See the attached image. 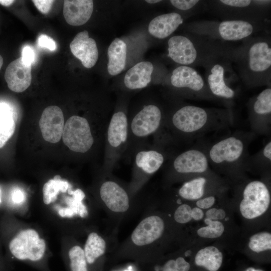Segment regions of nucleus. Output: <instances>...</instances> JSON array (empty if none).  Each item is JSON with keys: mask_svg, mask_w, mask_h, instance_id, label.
Instances as JSON below:
<instances>
[{"mask_svg": "<svg viewBox=\"0 0 271 271\" xmlns=\"http://www.w3.org/2000/svg\"><path fill=\"white\" fill-rule=\"evenodd\" d=\"M231 52L212 61L206 68V84L211 93L217 98L232 99L235 95L225 78L227 66L231 61Z\"/></svg>", "mask_w": 271, "mask_h": 271, "instance_id": "dca6fc26", "label": "nucleus"}, {"mask_svg": "<svg viewBox=\"0 0 271 271\" xmlns=\"http://www.w3.org/2000/svg\"><path fill=\"white\" fill-rule=\"evenodd\" d=\"M166 113L155 103L143 105L133 113L127 115L128 143L122 159L130 163L135 151L148 143L149 137L153 138L164 132Z\"/></svg>", "mask_w": 271, "mask_h": 271, "instance_id": "6e6552de", "label": "nucleus"}, {"mask_svg": "<svg viewBox=\"0 0 271 271\" xmlns=\"http://www.w3.org/2000/svg\"><path fill=\"white\" fill-rule=\"evenodd\" d=\"M171 143L164 136L154 138L152 144L147 143L134 153L131 161L132 167L128 188L136 196L147 185L151 177L173 156L168 148Z\"/></svg>", "mask_w": 271, "mask_h": 271, "instance_id": "423d86ee", "label": "nucleus"}, {"mask_svg": "<svg viewBox=\"0 0 271 271\" xmlns=\"http://www.w3.org/2000/svg\"><path fill=\"white\" fill-rule=\"evenodd\" d=\"M170 2L178 10L188 11L192 10L200 2L198 0H172Z\"/></svg>", "mask_w": 271, "mask_h": 271, "instance_id": "f704fd0d", "label": "nucleus"}, {"mask_svg": "<svg viewBox=\"0 0 271 271\" xmlns=\"http://www.w3.org/2000/svg\"><path fill=\"white\" fill-rule=\"evenodd\" d=\"M205 149L194 147L173 156L164 165L163 182L166 186L187 181L210 172Z\"/></svg>", "mask_w": 271, "mask_h": 271, "instance_id": "1a4fd4ad", "label": "nucleus"}, {"mask_svg": "<svg viewBox=\"0 0 271 271\" xmlns=\"http://www.w3.org/2000/svg\"><path fill=\"white\" fill-rule=\"evenodd\" d=\"M93 10L91 0H66L64 1L63 15L66 22L74 26L85 24L90 18Z\"/></svg>", "mask_w": 271, "mask_h": 271, "instance_id": "4be33fe9", "label": "nucleus"}, {"mask_svg": "<svg viewBox=\"0 0 271 271\" xmlns=\"http://www.w3.org/2000/svg\"><path fill=\"white\" fill-rule=\"evenodd\" d=\"M249 248L255 252L271 249V234L268 232H259L252 235L249 239Z\"/></svg>", "mask_w": 271, "mask_h": 271, "instance_id": "2f4dec72", "label": "nucleus"}, {"mask_svg": "<svg viewBox=\"0 0 271 271\" xmlns=\"http://www.w3.org/2000/svg\"><path fill=\"white\" fill-rule=\"evenodd\" d=\"M38 45L41 48H46L51 51H54L57 48L55 41L45 34H41L39 36Z\"/></svg>", "mask_w": 271, "mask_h": 271, "instance_id": "c9c22d12", "label": "nucleus"}, {"mask_svg": "<svg viewBox=\"0 0 271 271\" xmlns=\"http://www.w3.org/2000/svg\"><path fill=\"white\" fill-rule=\"evenodd\" d=\"M255 133L236 132L205 149L209 165L222 172L233 173L245 169L248 148Z\"/></svg>", "mask_w": 271, "mask_h": 271, "instance_id": "0eeeda50", "label": "nucleus"}, {"mask_svg": "<svg viewBox=\"0 0 271 271\" xmlns=\"http://www.w3.org/2000/svg\"><path fill=\"white\" fill-rule=\"evenodd\" d=\"M146 2L150 4H156L159 2H161V1L160 0H147L146 1Z\"/></svg>", "mask_w": 271, "mask_h": 271, "instance_id": "49530a36", "label": "nucleus"}, {"mask_svg": "<svg viewBox=\"0 0 271 271\" xmlns=\"http://www.w3.org/2000/svg\"><path fill=\"white\" fill-rule=\"evenodd\" d=\"M127 115L125 109L119 108L109 118L105 136L104 160L101 174H112L126 151L128 137Z\"/></svg>", "mask_w": 271, "mask_h": 271, "instance_id": "9d476101", "label": "nucleus"}, {"mask_svg": "<svg viewBox=\"0 0 271 271\" xmlns=\"http://www.w3.org/2000/svg\"><path fill=\"white\" fill-rule=\"evenodd\" d=\"M9 248L17 259L38 262L44 258L46 243L36 230L28 229L21 231L11 239Z\"/></svg>", "mask_w": 271, "mask_h": 271, "instance_id": "4468645a", "label": "nucleus"}, {"mask_svg": "<svg viewBox=\"0 0 271 271\" xmlns=\"http://www.w3.org/2000/svg\"><path fill=\"white\" fill-rule=\"evenodd\" d=\"M222 261V253L214 246H208L200 249L194 258L196 265L203 267L208 271H217Z\"/></svg>", "mask_w": 271, "mask_h": 271, "instance_id": "cd10ccee", "label": "nucleus"}, {"mask_svg": "<svg viewBox=\"0 0 271 271\" xmlns=\"http://www.w3.org/2000/svg\"><path fill=\"white\" fill-rule=\"evenodd\" d=\"M12 198L14 203L17 204L21 203L24 201V195L22 191L16 190L12 193Z\"/></svg>", "mask_w": 271, "mask_h": 271, "instance_id": "37998d69", "label": "nucleus"}, {"mask_svg": "<svg viewBox=\"0 0 271 271\" xmlns=\"http://www.w3.org/2000/svg\"><path fill=\"white\" fill-rule=\"evenodd\" d=\"M257 21L253 20L233 19L221 22L217 32L224 40L235 41L249 37L258 30Z\"/></svg>", "mask_w": 271, "mask_h": 271, "instance_id": "6ab92c4d", "label": "nucleus"}, {"mask_svg": "<svg viewBox=\"0 0 271 271\" xmlns=\"http://www.w3.org/2000/svg\"><path fill=\"white\" fill-rule=\"evenodd\" d=\"M244 271H263L262 269H256L252 267H250L247 268L246 270Z\"/></svg>", "mask_w": 271, "mask_h": 271, "instance_id": "a18cd8bd", "label": "nucleus"}, {"mask_svg": "<svg viewBox=\"0 0 271 271\" xmlns=\"http://www.w3.org/2000/svg\"><path fill=\"white\" fill-rule=\"evenodd\" d=\"M44 139L56 143L61 139L64 127L63 112L57 106H49L43 111L39 122Z\"/></svg>", "mask_w": 271, "mask_h": 271, "instance_id": "a211bd4d", "label": "nucleus"}, {"mask_svg": "<svg viewBox=\"0 0 271 271\" xmlns=\"http://www.w3.org/2000/svg\"><path fill=\"white\" fill-rule=\"evenodd\" d=\"M153 70L154 66L150 62L137 63L126 73L124 78L125 86L130 90L146 87L151 81Z\"/></svg>", "mask_w": 271, "mask_h": 271, "instance_id": "b1692460", "label": "nucleus"}, {"mask_svg": "<svg viewBox=\"0 0 271 271\" xmlns=\"http://www.w3.org/2000/svg\"><path fill=\"white\" fill-rule=\"evenodd\" d=\"M1 202V190H0V203Z\"/></svg>", "mask_w": 271, "mask_h": 271, "instance_id": "09e8293b", "label": "nucleus"}, {"mask_svg": "<svg viewBox=\"0 0 271 271\" xmlns=\"http://www.w3.org/2000/svg\"><path fill=\"white\" fill-rule=\"evenodd\" d=\"M204 223L207 225L199 228L197 234L201 237L205 238H216L220 237L224 233L225 228L223 223L217 220H212L205 218Z\"/></svg>", "mask_w": 271, "mask_h": 271, "instance_id": "473e14b6", "label": "nucleus"}, {"mask_svg": "<svg viewBox=\"0 0 271 271\" xmlns=\"http://www.w3.org/2000/svg\"><path fill=\"white\" fill-rule=\"evenodd\" d=\"M271 164V141H268L256 154L248 157L245 168L269 170Z\"/></svg>", "mask_w": 271, "mask_h": 271, "instance_id": "7c9ffc66", "label": "nucleus"}, {"mask_svg": "<svg viewBox=\"0 0 271 271\" xmlns=\"http://www.w3.org/2000/svg\"><path fill=\"white\" fill-rule=\"evenodd\" d=\"M96 194L114 234L122 222L136 212L144 211L146 203L144 189L133 196L129 191L128 183L120 180L112 173L100 175Z\"/></svg>", "mask_w": 271, "mask_h": 271, "instance_id": "7ed1b4c3", "label": "nucleus"}, {"mask_svg": "<svg viewBox=\"0 0 271 271\" xmlns=\"http://www.w3.org/2000/svg\"><path fill=\"white\" fill-rule=\"evenodd\" d=\"M130 235L113 249L109 260H132L141 263L162 254V243L167 237L170 224L166 216L150 205Z\"/></svg>", "mask_w": 271, "mask_h": 271, "instance_id": "f257e3e1", "label": "nucleus"}, {"mask_svg": "<svg viewBox=\"0 0 271 271\" xmlns=\"http://www.w3.org/2000/svg\"><path fill=\"white\" fill-rule=\"evenodd\" d=\"M216 199L213 195L206 196L200 198L197 200L196 205L197 207L201 209H207L213 206L215 202Z\"/></svg>", "mask_w": 271, "mask_h": 271, "instance_id": "ea45409f", "label": "nucleus"}, {"mask_svg": "<svg viewBox=\"0 0 271 271\" xmlns=\"http://www.w3.org/2000/svg\"><path fill=\"white\" fill-rule=\"evenodd\" d=\"M93 127L87 117L72 115L64 124L62 136L64 144L75 153L87 154L96 146L104 144L105 134Z\"/></svg>", "mask_w": 271, "mask_h": 271, "instance_id": "9b49d317", "label": "nucleus"}, {"mask_svg": "<svg viewBox=\"0 0 271 271\" xmlns=\"http://www.w3.org/2000/svg\"><path fill=\"white\" fill-rule=\"evenodd\" d=\"M15 1L11 0H0V4L4 6H9L12 5Z\"/></svg>", "mask_w": 271, "mask_h": 271, "instance_id": "c03bdc74", "label": "nucleus"}, {"mask_svg": "<svg viewBox=\"0 0 271 271\" xmlns=\"http://www.w3.org/2000/svg\"><path fill=\"white\" fill-rule=\"evenodd\" d=\"M233 122V114L229 109L187 104L166 114L164 133L171 143H183L228 127Z\"/></svg>", "mask_w": 271, "mask_h": 271, "instance_id": "f03ea898", "label": "nucleus"}, {"mask_svg": "<svg viewBox=\"0 0 271 271\" xmlns=\"http://www.w3.org/2000/svg\"><path fill=\"white\" fill-rule=\"evenodd\" d=\"M3 64V57L0 55V70L2 67Z\"/></svg>", "mask_w": 271, "mask_h": 271, "instance_id": "de8ad7c7", "label": "nucleus"}, {"mask_svg": "<svg viewBox=\"0 0 271 271\" xmlns=\"http://www.w3.org/2000/svg\"><path fill=\"white\" fill-rule=\"evenodd\" d=\"M183 22V19L177 13L159 15L150 23L148 31L151 35L159 39H164L171 35Z\"/></svg>", "mask_w": 271, "mask_h": 271, "instance_id": "5701e85b", "label": "nucleus"}, {"mask_svg": "<svg viewBox=\"0 0 271 271\" xmlns=\"http://www.w3.org/2000/svg\"><path fill=\"white\" fill-rule=\"evenodd\" d=\"M15 130V122L11 108L0 106V148L3 147L12 137Z\"/></svg>", "mask_w": 271, "mask_h": 271, "instance_id": "c756f323", "label": "nucleus"}, {"mask_svg": "<svg viewBox=\"0 0 271 271\" xmlns=\"http://www.w3.org/2000/svg\"><path fill=\"white\" fill-rule=\"evenodd\" d=\"M205 215L206 218L209 219L219 221L225 217L226 213L223 209L212 208L209 209L206 212Z\"/></svg>", "mask_w": 271, "mask_h": 271, "instance_id": "58836bf2", "label": "nucleus"}, {"mask_svg": "<svg viewBox=\"0 0 271 271\" xmlns=\"http://www.w3.org/2000/svg\"><path fill=\"white\" fill-rule=\"evenodd\" d=\"M242 195L239 210L245 219L258 217L268 209L270 194L266 184L262 181L253 180L248 182L244 186Z\"/></svg>", "mask_w": 271, "mask_h": 271, "instance_id": "ddd939ff", "label": "nucleus"}, {"mask_svg": "<svg viewBox=\"0 0 271 271\" xmlns=\"http://www.w3.org/2000/svg\"><path fill=\"white\" fill-rule=\"evenodd\" d=\"M248 119L252 132L268 134L271 124V88L267 87L248 102Z\"/></svg>", "mask_w": 271, "mask_h": 271, "instance_id": "2eb2a0df", "label": "nucleus"}, {"mask_svg": "<svg viewBox=\"0 0 271 271\" xmlns=\"http://www.w3.org/2000/svg\"><path fill=\"white\" fill-rule=\"evenodd\" d=\"M37 9L42 13L47 14L50 11L53 1H33Z\"/></svg>", "mask_w": 271, "mask_h": 271, "instance_id": "a19ab883", "label": "nucleus"}, {"mask_svg": "<svg viewBox=\"0 0 271 271\" xmlns=\"http://www.w3.org/2000/svg\"><path fill=\"white\" fill-rule=\"evenodd\" d=\"M21 58L25 63L32 65L36 59V54L34 49L30 46H24L22 51Z\"/></svg>", "mask_w": 271, "mask_h": 271, "instance_id": "4c0bfd02", "label": "nucleus"}, {"mask_svg": "<svg viewBox=\"0 0 271 271\" xmlns=\"http://www.w3.org/2000/svg\"><path fill=\"white\" fill-rule=\"evenodd\" d=\"M71 52L80 60L82 65L90 68L96 64L98 51L95 40L89 37L87 31L78 33L70 44Z\"/></svg>", "mask_w": 271, "mask_h": 271, "instance_id": "aec40b11", "label": "nucleus"}, {"mask_svg": "<svg viewBox=\"0 0 271 271\" xmlns=\"http://www.w3.org/2000/svg\"><path fill=\"white\" fill-rule=\"evenodd\" d=\"M170 83L188 98L208 100L217 98L211 93L203 77L193 67L181 65L176 68L172 73Z\"/></svg>", "mask_w": 271, "mask_h": 271, "instance_id": "f8f14e48", "label": "nucleus"}, {"mask_svg": "<svg viewBox=\"0 0 271 271\" xmlns=\"http://www.w3.org/2000/svg\"><path fill=\"white\" fill-rule=\"evenodd\" d=\"M179 204L176 207L173 215L174 221L178 224H185L192 219L191 215L192 208L186 203H181V199L177 200Z\"/></svg>", "mask_w": 271, "mask_h": 271, "instance_id": "72a5a7b5", "label": "nucleus"}, {"mask_svg": "<svg viewBox=\"0 0 271 271\" xmlns=\"http://www.w3.org/2000/svg\"><path fill=\"white\" fill-rule=\"evenodd\" d=\"M231 60L236 62L239 76L247 86L270 83L271 47L268 39L255 38L238 49L232 50Z\"/></svg>", "mask_w": 271, "mask_h": 271, "instance_id": "20e7f679", "label": "nucleus"}, {"mask_svg": "<svg viewBox=\"0 0 271 271\" xmlns=\"http://www.w3.org/2000/svg\"><path fill=\"white\" fill-rule=\"evenodd\" d=\"M108 248L107 238L95 231L88 233L83 250L89 271H103Z\"/></svg>", "mask_w": 271, "mask_h": 271, "instance_id": "f3484780", "label": "nucleus"}, {"mask_svg": "<svg viewBox=\"0 0 271 271\" xmlns=\"http://www.w3.org/2000/svg\"><path fill=\"white\" fill-rule=\"evenodd\" d=\"M218 2L223 5L234 8H247L254 2L249 0H221Z\"/></svg>", "mask_w": 271, "mask_h": 271, "instance_id": "e433bc0d", "label": "nucleus"}, {"mask_svg": "<svg viewBox=\"0 0 271 271\" xmlns=\"http://www.w3.org/2000/svg\"><path fill=\"white\" fill-rule=\"evenodd\" d=\"M86 194L81 188L73 190L70 196L66 199L67 206L60 208L58 211L60 216L69 218H79L86 219L89 216V211L84 200Z\"/></svg>", "mask_w": 271, "mask_h": 271, "instance_id": "393cba45", "label": "nucleus"}, {"mask_svg": "<svg viewBox=\"0 0 271 271\" xmlns=\"http://www.w3.org/2000/svg\"><path fill=\"white\" fill-rule=\"evenodd\" d=\"M31 65L25 63L21 57L8 66L5 78L9 88L16 92H22L30 85L32 80Z\"/></svg>", "mask_w": 271, "mask_h": 271, "instance_id": "412c9836", "label": "nucleus"}, {"mask_svg": "<svg viewBox=\"0 0 271 271\" xmlns=\"http://www.w3.org/2000/svg\"><path fill=\"white\" fill-rule=\"evenodd\" d=\"M71 188V185L66 180H62L60 176L57 175L49 180L43 187V200L46 205L54 202L60 192L65 193Z\"/></svg>", "mask_w": 271, "mask_h": 271, "instance_id": "c85d7f7f", "label": "nucleus"}, {"mask_svg": "<svg viewBox=\"0 0 271 271\" xmlns=\"http://www.w3.org/2000/svg\"><path fill=\"white\" fill-rule=\"evenodd\" d=\"M127 53L126 44L119 38H115L108 48L107 71L111 75H116L124 68Z\"/></svg>", "mask_w": 271, "mask_h": 271, "instance_id": "a878e982", "label": "nucleus"}, {"mask_svg": "<svg viewBox=\"0 0 271 271\" xmlns=\"http://www.w3.org/2000/svg\"><path fill=\"white\" fill-rule=\"evenodd\" d=\"M169 57L175 62L188 66H207L215 59L232 50L216 40L205 36L175 35L168 41Z\"/></svg>", "mask_w": 271, "mask_h": 271, "instance_id": "39448f33", "label": "nucleus"}, {"mask_svg": "<svg viewBox=\"0 0 271 271\" xmlns=\"http://www.w3.org/2000/svg\"><path fill=\"white\" fill-rule=\"evenodd\" d=\"M192 218L196 221L202 220L204 216V211L198 207H194L192 209Z\"/></svg>", "mask_w": 271, "mask_h": 271, "instance_id": "79ce46f5", "label": "nucleus"}, {"mask_svg": "<svg viewBox=\"0 0 271 271\" xmlns=\"http://www.w3.org/2000/svg\"><path fill=\"white\" fill-rule=\"evenodd\" d=\"M207 174L184 182L177 190L176 196L181 199L188 201L197 200L203 198L209 180L206 177Z\"/></svg>", "mask_w": 271, "mask_h": 271, "instance_id": "bb28decb", "label": "nucleus"}]
</instances>
